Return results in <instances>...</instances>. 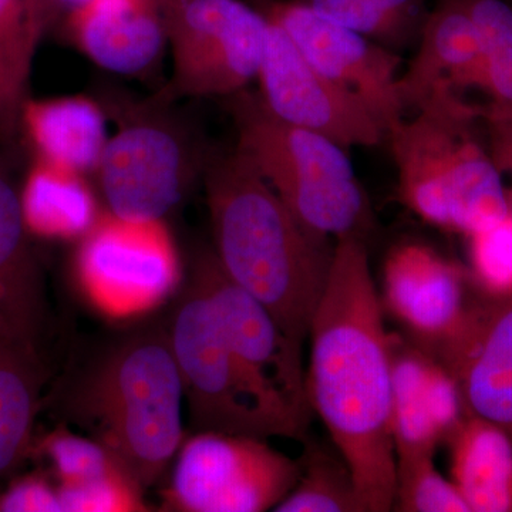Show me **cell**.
<instances>
[{
  "instance_id": "277c9868",
  "label": "cell",
  "mask_w": 512,
  "mask_h": 512,
  "mask_svg": "<svg viewBox=\"0 0 512 512\" xmlns=\"http://www.w3.org/2000/svg\"><path fill=\"white\" fill-rule=\"evenodd\" d=\"M237 130V150L306 231L316 238H363L370 225L369 201L346 148L274 116L258 92L227 97Z\"/></svg>"
},
{
  "instance_id": "7402d4cb",
  "label": "cell",
  "mask_w": 512,
  "mask_h": 512,
  "mask_svg": "<svg viewBox=\"0 0 512 512\" xmlns=\"http://www.w3.org/2000/svg\"><path fill=\"white\" fill-rule=\"evenodd\" d=\"M20 202L26 227L40 238H83L100 215L83 173L42 160L30 167Z\"/></svg>"
},
{
  "instance_id": "ac0fdd59",
  "label": "cell",
  "mask_w": 512,
  "mask_h": 512,
  "mask_svg": "<svg viewBox=\"0 0 512 512\" xmlns=\"http://www.w3.org/2000/svg\"><path fill=\"white\" fill-rule=\"evenodd\" d=\"M74 45L101 69L146 73L167 45L161 0H86L69 12Z\"/></svg>"
},
{
  "instance_id": "5b68a950",
  "label": "cell",
  "mask_w": 512,
  "mask_h": 512,
  "mask_svg": "<svg viewBox=\"0 0 512 512\" xmlns=\"http://www.w3.org/2000/svg\"><path fill=\"white\" fill-rule=\"evenodd\" d=\"M183 399L170 338L147 333L107 357L80 406L97 440L147 488L163 476L183 444Z\"/></svg>"
},
{
  "instance_id": "4316f807",
  "label": "cell",
  "mask_w": 512,
  "mask_h": 512,
  "mask_svg": "<svg viewBox=\"0 0 512 512\" xmlns=\"http://www.w3.org/2000/svg\"><path fill=\"white\" fill-rule=\"evenodd\" d=\"M40 451L52 463L59 485L90 484L131 474L126 464L99 440L84 439L66 429L46 436Z\"/></svg>"
},
{
  "instance_id": "44dd1931",
  "label": "cell",
  "mask_w": 512,
  "mask_h": 512,
  "mask_svg": "<svg viewBox=\"0 0 512 512\" xmlns=\"http://www.w3.org/2000/svg\"><path fill=\"white\" fill-rule=\"evenodd\" d=\"M447 444L451 481L470 512H512V440L507 433L467 414Z\"/></svg>"
},
{
  "instance_id": "4dcf8cb0",
  "label": "cell",
  "mask_w": 512,
  "mask_h": 512,
  "mask_svg": "<svg viewBox=\"0 0 512 512\" xmlns=\"http://www.w3.org/2000/svg\"><path fill=\"white\" fill-rule=\"evenodd\" d=\"M63 512H140L148 511L144 487L133 474L106 478L96 483L59 485Z\"/></svg>"
},
{
  "instance_id": "f1b7e54d",
  "label": "cell",
  "mask_w": 512,
  "mask_h": 512,
  "mask_svg": "<svg viewBox=\"0 0 512 512\" xmlns=\"http://www.w3.org/2000/svg\"><path fill=\"white\" fill-rule=\"evenodd\" d=\"M326 19L333 20L393 50L417 42L420 29L384 12L372 0H298Z\"/></svg>"
},
{
  "instance_id": "9c48e42d",
  "label": "cell",
  "mask_w": 512,
  "mask_h": 512,
  "mask_svg": "<svg viewBox=\"0 0 512 512\" xmlns=\"http://www.w3.org/2000/svg\"><path fill=\"white\" fill-rule=\"evenodd\" d=\"M301 461L266 439L197 431L181 444L165 507L181 512H264L291 493Z\"/></svg>"
},
{
  "instance_id": "cb8c5ba5",
  "label": "cell",
  "mask_w": 512,
  "mask_h": 512,
  "mask_svg": "<svg viewBox=\"0 0 512 512\" xmlns=\"http://www.w3.org/2000/svg\"><path fill=\"white\" fill-rule=\"evenodd\" d=\"M47 20L36 0H0V137L16 140L33 60Z\"/></svg>"
},
{
  "instance_id": "ffe728a7",
  "label": "cell",
  "mask_w": 512,
  "mask_h": 512,
  "mask_svg": "<svg viewBox=\"0 0 512 512\" xmlns=\"http://www.w3.org/2000/svg\"><path fill=\"white\" fill-rule=\"evenodd\" d=\"M36 160L89 173L96 171L106 147V113L100 103L86 96L29 99L20 114Z\"/></svg>"
},
{
  "instance_id": "1f68e13d",
  "label": "cell",
  "mask_w": 512,
  "mask_h": 512,
  "mask_svg": "<svg viewBox=\"0 0 512 512\" xmlns=\"http://www.w3.org/2000/svg\"><path fill=\"white\" fill-rule=\"evenodd\" d=\"M0 512H63L57 487L40 476L19 478L0 495Z\"/></svg>"
},
{
  "instance_id": "30bf717a",
  "label": "cell",
  "mask_w": 512,
  "mask_h": 512,
  "mask_svg": "<svg viewBox=\"0 0 512 512\" xmlns=\"http://www.w3.org/2000/svg\"><path fill=\"white\" fill-rule=\"evenodd\" d=\"M76 271L92 305L123 319L151 311L170 295L180 279V261L164 220L107 211L82 238Z\"/></svg>"
},
{
  "instance_id": "9a60e30c",
  "label": "cell",
  "mask_w": 512,
  "mask_h": 512,
  "mask_svg": "<svg viewBox=\"0 0 512 512\" xmlns=\"http://www.w3.org/2000/svg\"><path fill=\"white\" fill-rule=\"evenodd\" d=\"M392 430L396 457L436 456L467 416L460 387L426 349L390 333Z\"/></svg>"
},
{
  "instance_id": "836d02e7",
  "label": "cell",
  "mask_w": 512,
  "mask_h": 512,
  "mask_svg": "<svg viewBox=\"0 0 512 512\" xmlns=\"http://www.w3.org/2000/svg\"><path fill=\"white\" fill-rule=\"evenodd\" d=\"M372 2L384 12L396 16L420 30L427 13H429L424 8L423 0H372Z\"/></svg>"
},
{
  "instance_id": "2e32d148",
  "label": "cell",
  "mask_w": 512,
  "mask_h": 512,
  "mask_svg": "<svg viewBox=\"0 0 512 512\" xmlns=\"http://www.w3.org/2000/svg\"><path fill=\"white\" fill-rule=\"evenodd\" d=\"M434 356L456 379L468 416L512 440V298L468 306L457 335Z\"/></svg>"
},
{
  "instance_id": "e0dca14e",
  "label": "cell",
  "mask_w": 512,
  "mask_h": 512,
  "mask_svg": "<svg viewBox=\"0 0 512 512\" xmlns=\"http://www.w3.org/2000/svg\"><path fill=\"white\" fill-rule=\"evenodd\" d=\"M417 42L416 55L399 77L406 113L441 94L470 89L485 93L480 35L460 0H437L424 19Z\"/></svg>"
},
{
  "instance_id": "f546056e",
  "label": "cell",
  "mask_w": 512,
  "mask_h": 512,
  "mask_svg": "<svg viewBox=\"0 0 512 512\" xmlns=\"http://www.w3.org/2000/svg\"><path fill=\"white\" fill-rule=\"evenodd\" d=\"M471 272L488 298H512V218L468 235Z\"/></svg>"
},
{
  "instance_id": "e575fe53",
  "label": "cell",
  "mask_w": 512,
  "mask_h": 512,
  "mask_svg": "<svg viewBox=\"0 0 512 512\" xmlns=\"http://www.w3.org/2000/svg\"><path fill=\"white\" fill-rule=\"evenodd\" d=\"M36 2L47 20L50 16V10L55 6H66V8L72 10L76 6L82 5L86 0H36Z\"/></svg>"
},
{
  "instance_id": "4fadbf2b",
  "label": "cell",
  "mask_w": 512,
  "mask_h": 512,
  "mask_svg": "<svg viewBox=\"0 0 512 512\" xmlns=\"http://www.w3.org/2000/svg\"><path fill=\"white\" fill-rule=\"evenodd\" d=\"M259 10L288 33L308 62L356 94L384 131L406 116L400 100L402 57L298 0H262Z\"/></svg>"
},
{
  "instance_id": "d4e9b609",
  "label": "cell",
  "mask_w": 512,
  "mask_h": 512,
  "mask_svg": "<svg viewBox=\"0 0 512 512\" xmlns=\"http://www.w3.org/2000/svg\"><path fill=\"white\" fill-rule=\"evenodd\" d=\"M480 35L488 131H512V0H460Z\"/></svg>"
},
{
  "instance_id": "8fae6325",
  "label": "cell",
  "mask_w": 512,
  "mask_h": 512,
  "mask_svg": "<svg viewBox=\"0 0 512 512\" xmlns=\"http://www.w3.org/2000/svg\"><path fill=\"white\" fill-rule=\"evenodd\" d=\"M192 274L210 293L229 346L256 390L276 412L308 431L312 410L306 397L302 350L262 303L222 271L214 251L197 256Z\"/></svg>"
},
{
  "instance_id": "484cf974",
  "label": "cell",
  "mask_w": 512,
  "mask_h": 512,
  "mask_svg": "<svg viewBox=\"0 0 512 512\" xmlns=\"http://www.w3.org/2000/svg\"><path fill=\"white\" fill-rule=\"evenodd\" d=\"M303 443L301 476L274 511L363 512L355 478L339 451L309 439Z\"/></svg>"
},
{
  "instance_id": "5bb4252c",
  "label": "cell",
  "mask_w": 512,
  "mask_h": 512,
  "mask_svg": "<svg viewBox=\"0 0 512 512\" xmlns=\"http://www.w3.org/2000/svg\"><path fill=\"white\" fill-rule=\"evenodd\" d=\"M380 299L384 311L431 355L457 335L470 306L460 266L420 242H406L389 252Z\"/></svg>"
},
{
  "instance_id": "ba28073f",
  "label": "cell",
  "mask_w": 512,
  "mask_h": 512,
  "mask_svg": "<svg viewBox=\"0 0 512 512\" xmlns=\"http://www.w3.org/2000/svg\"><path fill=\"white\" fill-rule=\"evenodd\" d=\"M173 57L161 99L229 97L256 80L268 18L241 0H161Z\"/></svg>"
},
{
  "instance_id": "d6986e66",
  "label": "cell",
  "mask_w": 512,
  "mask_h": 512,
  "mask_svg": "<svg viewBox=\"0 0 512 512\" xmlns=\"http://www.w3.org/2000/svg\"><path fill=\"white\" fill-rule=\"evenodd\" d=\"M29 235L20 190L0 161V336L40 352L45 284Z\"/></svg>"
},
{
  "instance_id": "52a82bcc",
  "label": "cell",
  "mask_w": 512,
  "mask_h": 512,
  "mask_svg": "<svg viewBox=\"0 0 512 512\" xmlns=\"http://www.w3.org/2000/svg\"><path fill=\"white\" fill-rule=\"evenodd\" d=\"M167 101L119 111V128L109 137L96 173L109 211L136 220H164L183 201L192 181L204 174L211 154Z\"/></svg>"
},
{
  "instance_id": "7a4b0ae2",
  "label": "cell",
  "mask_w": 512,
  "mask_h": 512,
  "mask_svg": "<svg viewBox=\"0 0 512 512\" xmlns=\"http://www.w3.org/2000/svg\"><path fill=\"white\" fill-rule=\"evenodd\" d=\"M204 185L222 271L262 303L302 350L335 242L306 231L237 148L211 153Z\"/></svg>"
},
{
  "instance_id": "603a6c76",
  "label": "cell",
  "mask_w": 512,
  "mask_h": 512,
  "mask_svg": "<svg viewBox=\"0 0 512 512\" xmlns=\"http://www.w3.org/2000/svg\"><path fill=\"white\" fill-rule=\"evenodd\" d=\"M45 383L40 352L0 336V478L30 456Z\"/></svg>"
},
{
  "instance_id": "8992f818",
  "label": "cell",
  "mask_w": 512,
  "mask_h": 512,
  "mask_svg": "<svg viewBox=\"0 0 512 512\" xmlns=\"http://www.w3.org/2000/svg\"><path fill=\"white\" fill-rule=\"evenodd\" d=\"M175 312L170 338L197 431L245 434L259 439H308L306 431L276 412L239 365L210 293L192 274Z\"/></svg>"
},
{
  "instance_id": "83f0119b",
  "label": "cell",
  "mask_w": 512,
  "mask_h": 512,
  "mask_svg": "<svg viewBox=\"0 0 512 512\" xmlns=\"http://www.w3.org/2000/svg\"><path fill=\"white\" fill-rule=\"evenodd\" d=\"M393 510L470 512L456 484L437 470L434 456L396 457Z\"/></svg>"
},
{
  "instance_id": "7c38bea8",
  "label": "cell",
  "mask_w": 512,
  "mask_h": 512,
  "mask_svg": "<svg viewBox=\"0 0 512 512\" xmlns=\"http://www.w3.org/2000/svg\"><path fill=\"white\" fill-rule=\"evenodd\" d=\"M256 80L266 109L292 126L318 133L346 150L379 146L386 138L382 123L366 104L320 73L271 18Z\"/></svg>"
},
{
  "instance_id": "3957f363",
  "label": "cell",
  "mask_w": 512,
  "mask_h": 512,
  "mask_svg": "<svg viewBox=\"0 0 512 512\" xmlns=\"http://www.w3.org/2000/svg\"><path fill=\"white\" fill-rule=\"evenodd\" d=\"M414 113L386 131L403 204L427 224L466 237L507 218L503 174L474 134L478 110L461 94H441Z\"/></svg>"
},
{
  "instance_id": "d6a6232c",
  "label": "cell",
  "mask_w": 512,
  "mask_h": 512,
  "mask_svg": "<svg viewBox=\"0 0 512 512\" xmlns=\"http://www.w3.org/2000/svg\"><path fill=\"white\" fill-rule=\"evenodd\" d=\"M490 154L501 174L512 177V131L490 133ZM508 215L512 218V184L507 187Z\"/></svg>"
},
{
  "instance_id": "6da1fadb",
  "label": "cell",
  "mask_w": 512,
  "mask_h": 512,
  "mask_svg": "<svg viewBox=\"0 0 512 512\" xmlns=\"http://www.w3.org/2000/svg\"><path fill=\"white\" fill-rule=\"evenodd\" d=\"M363 238L346 235L332 265L308 339L309 407L355 478L363 512L393 510L396 451L390 430V333Z\"/></svg>"
}]
</instances>
